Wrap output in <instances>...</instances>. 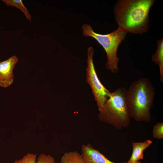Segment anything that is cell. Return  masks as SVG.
<instances>
[{"mask_svg":"<svg viewBox=\"0 0 163 163\" xmlns=\"http://www.w3.org/2000/svg\"><path fill=\"white\" fill-rule=\"evenodd\" d=\"M18 60V57L13 55L7 59L0 62V87L6 88L13 83V71Z\"/></svg>","mask_w":163,"mask_h":163,"instance_id":"cell-6","label":"cell"},{"mask_svg":"<svg viewBox=\"0 0 163 163\" xmlns=\"http://www.w3.org/2000/svg\"><path fill=\"white\" fill-rule=\"evenodd\" d=\"M134 163H141L139 161H138L135 162Z\"/></svg>","mask_w":163,"mask_h":163,"instance_id":"cell-15","label":"cell"},{"mask_svg":"<svg viewBox=\"0 0 163 163\" xmlns=\"http://www.w3.org/2000/svg\"><path fill=\"white\" fill-rule=\"evenodd\" d=\"M131 118L127 90L123 87L110 92L103 110L98 115L100 121L117 129L129 126Z\"/></svg>","mask_w":163,"mask_h":163,"instance_id":"cell-3","label":"cell"},{"mask_svg":"<svg viewBox=\"0 0 163 163\" xmlns=\"http://www.w3.org/2000/svg\"><path fill=\"white\" fill-rule=\"evenodd\" d=\"M36 163H57L51 155L43 154H40L38 157Z\"/></svg>","mask_w":163,"mask_h":163,"instance_id":"cell-14","label":"cell"},{"mask_svg":"<svg viewBox=\"0 0 163 163\" xmlns=\"http://www.w3.org/2000/svg\"><path fill=\"white\" fill-rule=\"evenodd\" d=\"M155 0H118L113 9L118 27L127 33L142 34L149 27V12Z\"/></svg>","mask_w":163,"mask_h":163,"instance_id":"cell-1","label":"cell"},{"mask_svg":"<svg viewBox=\"0 0 163 163\" xmlns=\"http://www.w3.org/2000/svg\"><path fill=\"white\" fill-rule=\"evenodd\" d=\"M82 29L84 36L94 39L105 50L107 60L106 63L107 70L113 73H117L119 70L120 60L117 55V50L127 33L118 27L108 34H98L94 31L90 25L87 24H84Z\"/></svg>","mask_w":163,"mask_h":163,"instance_id":"cell-4","label":"cell"},{"mask_svg":"<svg viewBox=\"0 0 163 163\" xmlns=\"http://www.w3.org/2000/svg\"><path fill=\"white\" fill-rule=\"evenodd\" d=\"M37 155L36 154L28 153L21 158L16 160L13 163H36Z\"/></svg>","mask_w":163,"mask_h":163,"instance_id":"cell-13","label":"cell"},{"mask_svg":"<svg viewBox=\"0 0 163 163\" xmlns=\"http://www.w3.org/2000/svg\"><path fill=\"white\" fill-rule=\"evenodd\" d=\"M157 47L155 53L151 57L152 61L157 64L160 72L159 79L163 82V39L161 38L157 41Z\"/></svg>","mask_w":163,"mask_h":163,"instance_id":"cell-9","label":"cell"},{"mask_svg":"<svg viewBox=\"0 0 163 163\" xmlns=\"http://www.w3.org/2000/svg\"><path fill=\"white\" fill-rule=\"evenodd\" d=\"M94 53V48L92 46L89 47L87 51L86 80L91 89L100 112L103 110L110 92L103 85L97 76L93 62Z\"/></svg>","mask_w":163,"mask_h":163,"instance_id":"cell-5","label":"cell"},{"mask_svg":"<svg viewBox=\"0 0 163 163\" xmlns=\"http://www.w3.org/2000/svg\"><path fill=\"white\" fill-rule=\"evenodd\" d=\"M152 141L147 139L142 142H133V151L129 160L127 163H134L143 158L144 151L152 143Z\"/></svg>","mask_w":163,"mask_h":163,"instance_id":"cell-8","label":"cell"},{"mask_svg":"<svg viewBox=\"0 0 163 163\" xmlns=\"http://www.w3.org/2000/svg\"><path fill=\"white\" fill-rule=\"evenodd\" d=\"M155 94V89L148 78H141L132 82L127 90L131 118L137 121H150Z\"/></svg>","mask_w":163,"mask_h":163,"instance_id":"cell-2","label":"cell"},{"mask_svg":"<svg viewBox=\"0 0 163 163\" xmlns=\"http://www.w3.org/2000/svg\"><path fill=\"white\" fill-rule=\"evenodd\" d=\"M81 150V155L86 163H117L110 161L90 144L82 145Z\"/></svg>","mask_w":163,"mask_h":163,"instance_id":"cell-7","label":"cell"},{"mask_svg":"<svg viewBox=\"0 0 163 163\" xmlns=\"http://www.w3.org/2000/svg\"><path fill=\"white\" fill-rule=\"evenodd\" d=\"M6 5L8 7H15L19 8L24 14L26 18L31 21V16L29 11L24 6L21 0H2Z\"/></svg>","mask_w":163,"mask_h":163,"instance_id":"cell-11","label":"cell"},{"mask_svg":"<svg viewBox=\"0 0 163 163\" xmlns=\"http://www.w3.org/2000/svg\"><path fill=\"white\" fill-rule=\"evenodd\" d=\"M61 163H86L81 154L77 151L66 152L62 157Z\"/></svg>","mask_w":163,"mask_h":163,"instance_id":"cell-10","label":"cell"},{"mask_svg":"<svg viewBox=\"0 0 163 163\" xmlns=\"http://www.w3.org/2000/svg\"><path fill=\"white\" fill-rule=\"evenodd\" d=\"M152 134L153 138L158 139L163 138V123L158 122L153 128Z\"/></svg>","mask_w":163,"mask_h":163,"instance_id":"cell-12","label":"cell"}]
</instances>
